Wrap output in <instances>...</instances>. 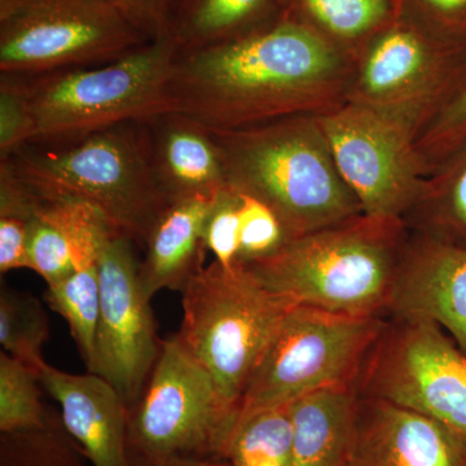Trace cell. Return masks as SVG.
Returning <instances> with one entry per match:
<instances>
[{"mask_svg": "<svg viewBox=\"0 0 466 466\" xmlns=\"http://www.w3.org/2000/svg\"><path fill=\"white\" fill-rule=\"evenodd\" d=\"M3 161L38 198L85 202L142 249L168 205L150 167L143 121L72 143L26 144Z\"/></svg>", "mask_w": 466, "mask_h": 466, "instance_id": "cell-4", "label": "cell"}, {"mask_svg": "<svg viewBox=\"0 0 466 466\" xmlns=\"http://www.w3.org/2000/svg\"><path fill=\"white\" fill-rule=\"evenodd\" d=\"M408 238L401 218L361 213L242 267L291 306L388 319Z\"/></svg>", "mask_w": 466, "mask_h": 466, "instance_id": "cell-2", "label": "cell"}, {"mask_svg": "<svg viewBox=\"0 0 466 466\" xmlns=\"http://www.w3.org/2000/svg\"><path fill=\"white\" fill-rule=\"evenodd\" d=\"M50 339L47 312L33 294L2 284L0 289V345L3 351L39 376L46 360L43 346Z\"/></svg>", "mask_w": 466, "mask_h": 466, "instance_id": "cell-25", "label": "cell"}, {"mask_svg": "<svg viewBox=\"0 0 466 466\" xmlns=\"http://www.w3.org/2000/svg\"><path fill=\"white\" fill-rule=\"evenodd\" d=\"M290 403L245 413L227 452L232 466H291Z\"/></svg>", "mask_w": 466, "mask_h": 466, "instance_id": "cell-23", "label": "cell"}, {"mask_svg": "<svg viewBox=\"0 0 466 466\" xmlns=\"http://www.w3.org/2000/svg\"><path fill=\"white\" fill-rule=\"evenodd\" d=\"M345 466H350V465L348 464V465H345Z\"/></svg>", "mask_w": 466, "mask_h": 466, "instance_id": "cell-37", "label": "cell"}, {"mask_svg": "<svg viewBox=\"0 0 466 466\" xmlns=\"http://www.w3.org/2000/svg\"><path fill=\"white\" fill-rule=\"evenodd\" d=\"M350 466H466V435L431 417L361 397Z\"/></svg>", "mask_w": 466, "mask_h": 466, "instance_id": "cell-14", "label": "cell"}, {"mask_svg": "<svg viewBox=\"0 0 466 466\" xmlns=\"http://www.w3.org/2000/svg\"><path fill=\"white\" fill-rule=\"evenodd\" d=\"M403 220L416 235L466 248V137L425 177Z\"/></svg>", "mask_w": 466, "mask_h": 466, "instance_id": "cell-21", "label": "cell"}, {"mask_svg": "<svg viewBox=\"0 0 466 466\" xmlns=\"http://www.w3.org/2000/svg\"><path fill=\"white\" fill-rule=\"evenodd\" d=\"M354 75L355 58L284 15L231 41L177 48L167 97L170 110L208 130H238L339 108Z\"/></svg>", "mask_w": 466, "mask_h": 466, "instance_id": "cell-1", "label": "cell"}, {"mask_svg": "<svg viewBox=\"0 0 466 466\" xmlns=\"http://www.w3.org/2000/svg\"><path fill=\"white\" fill-rule=\"evenodd\" d=\"M238 195V263L244 266L274 256L291 238L275 211L265 202L245 193Z\"/></svg>", "mask_w": 466, "mask_h": 466, "instance_id": "cell-29", "label": "cell"}, {"mask_svg": "<svg viewBox=\"0 0 466 466\" xmlns=\"http://www.w3.org/2000/svg\"><path fill=\"white\" fill-rule=\"evenodd\" d=\"M466 92V33L426 20L400 0L355 61L349 99L397 119L417 142Z\"/></svg>", "mask_w": 466, "mask_h": 466, "instance_id": "cell-6", "label": "cell"}, {"mask_svg": "<svg viewBox=\"0 0 466 466\" xmlns=\"http://www.w3.org/2000/svg\"><path fill=\"white\" fill-rule=\"evenodd\" d=\"M32 220L16 216H0V274H7L14 269H29L27 240Z\"/></svg>", "mask_w": 466, "mask_h": 466, "instance_id": "cell-34", "label": "cell"}, {"mask_svg": "<svg viewBox=\"0 0 466 466\" xmlns=\"http://www.w3.org/2000/svg\"><path fill=\"white\" fill-rule=\"evenodd\" d=\"M39 376L7 352H0V433L34 431L47 424Z\"/></svg>", "mask_w": 466, "mask_h": 466, "instance_id": "cell-28", "label": "cell"}, {"mask_svg": "<svg viewBox=\"0 0 466 466\" xmlns=\"http://www.w3.org/2000/svg\"><path fill=\"white\" fill-rule=\"evenodd\" d=\"M426 20L452 33H466V0H403Z\"/></svg>", "mask_w": 466, "mask_h": 466, "instance_id": "cell-35", "label": "cell"}, {"mask_svg": "<svg viewBox=\"0 0 466 466\" xmlns=\"http://www.w3.org/2000/svg\"><path fill=\"white\" fill-rule=\"evenodd\" d=\"M177 46L159 36L99 66L16 78L32 116L29 144L57 146L168 112L167 85Z\"/></svg>", "mask_w": 466, "mask_h": 466, "instance_id": "cell-5", "label": "cell"}, {"mask_svg": "<svg viewBox=\"0 0 466 466\" xmlns=\"http://www.w3.org/2000/svg\"><path fill=\"white\" fill-rule=\"evenodd\" d=\"M217 196L171 202L156 220L144 245L146 254L139 268L147 299L152 300L165 289L182 291L189 279L204 267L208 251L205 223Z\"/></svg>", "mask_w": 466, "mask_h": 466, "instance_id": "cell-18", "label": "cell"}, {"mask_svg": "<svg viewBox=\"0 0 466 466\" xmlns=\"http://www.w3.org/2000/svg\"><path fill=\"white\" fill-rule=\"evenodd\" d=\"M27 258L29 269L47 285L75 271L72 232L60 202L39 198L35 217L30 223Z\"/></svg>", "mask_w": 466, "mask_h": 466, "instance_id": "cell-27", "label": "cell"}, {"mask_svg": "<svg viewBox=\"0 0 466 466\" xmlns=\"http://www.w3.org/2000/svg\"><path fill=\"white\" fill-rule=\"evenodd\" d=\"M42 388L60 406L63 424L92 466H134L128 447V407L103 377L73 375L46 363Z\"/></svg>", "mask_w": 466, "mask_h": 466, "instance_id": "cell-16", "label": "cell"}, {"mask_svg": "<svg viewBox=\"0 0 466 466\" xmlns=\"http://www.w3.org/2000/svg\"><path fill=\"white\" fill-rule=\"evenodd\" d=\"M115 7L149 41L167 35L170 0H103Z\"/></svg>", "mask_w": 466, "mask_h": 466, "instance_id": "cell-33", "label": "cell"}, {"mask_svg": "<svg viewBox=\"0 0 466 466\" xmlns=\"http://www.w3.org/2000/svg\"><path fill=\"white\" fill-rule=\"evenodd\" d=\"M318 121L363 213L403 219L426 177L416 135L397 119L351 101Z\"/></svg>", "mask_w": 466, "mask_h": 466, "instance_id": "cell-12", "label": "cell"}, {"mask_svg": "<svg viewBox=\"0 0 466 466\" xmlns=\"http://www.w3.org/2000/svg\"><path fill=\"white\" fill-rule=\"evenodd\" d=\"M210 131L229 188L265 202L291 240L363 213L334 162L318 116Z\"/></svg>", "mask_w": 466, "mask_h": 466, "instance_id": "cell-3", "label": "cell"}, {"mask_svg": "<svg viewBox=\"0 0 466 466\" xmlns=\"http://www.w3.org/2000/svg\"><path fill=\"white\" fill-rule=\"evenodd\" d=\"M359 404L357 386L323 389L291 401V466L348 465Z\"/></svg>", "mask_w": 466, "mask_h": 466, "instance_id": "cell-19", "label": "cell"}, {"mask_svg": "<svg viewBox=\"0 0 466 466\" xmlns=\"http://www.w3.org/2000/svg\"><path fill=\"white\" fill-rule=\"evenodd\" d=\"M285 0H170L167 35L179 50L208 47L274 23Z\"/></svg>", "mask_w": 466, "mask_h": 466, "instance_id": "cell-20", "label": "cell"}, {"mask_svg": "<svg viewBox=\"0 0 466 466\" xmlns=\"http://www.w3.org/2000/svg\"><path fill=\"white\" fill-rule=\"evenodd\" d=\"M238 195L227 187L217 196L205 223L204 244L214 262L232 271L238 263Z\"/></svg>", "mask_w": 466, "mask_h": 466, "instance_id": "cell-30", "label": "cell"}, {"mask_svg": "<svg viewBox=\"0 0 466 466\" xmlns=\"http://www.w3.org/2000/svg\"><path fill=\"white\" fill-rule=\"evenodd\" d=\"M358 390L466 435V354L433 321L388 319Z\"/></svg>", "mask_w": 466, "mask_h": 466, "instance_id": "cell-11", "label": "cell"}, {"mask_svg": "<svg viewBox=\"0 0 466 466\" xmlns=\"http://www.w3.org/2000/svg\"><path fill=\"white\" fill-rule=\"evenodd\" d=\"M465 137L466 92L416 144L426 175L431 174Z\"/></svg>", "mask_w": 466, "mask_h": 466, "instance_id": "cell-32", "label": "cell"}, {"mask_svg": "<svg viewBox=\"0 0 466 466\" xmlns=\"http://www.w3.org/2000/svg\"><path fill=\"white\" fill-rule=\"evenodd\" d=\"M153 175L168 204L217 196L228 187L219 147L208 128L180 113L143 119Z\"/></svg>", "mask_w": 466, "mask_h": 466, "instance_id": "cell-17", "label": "cell"}, {"mask_svg": "<svg viewBox=\"0 0 466 466\" xmlns=\"http://www.w3.org/2000/svg\"><path fill=\"white\" fill-rule=\"evenodd\" d=\"M46 300L69 324L87 372L95 360L100 314V281L97 262L76 267L72 274L47 285Z\"/></svg>", "mask_w": 466, "mask_h": 466, "instance_id": "cell-24", "label": "cell"}, {"mask_svg": "<svg viewBox=\"0 0 466 466\" xmlns=\"http://www.w3.org/2000/svg\"><path fill=\"white\" fill-rule=\"evenodd\" d=\"M148 42L103 0H0V75L104 66Z\"/></svg>", "mask_w": 466, "mask_h": 466, "instance_id": "cell-10", "label": "cell"}, {"mask_svg": "<svg viewBox=\"0 0 466 466\" xmlns=\"http://www.w3.org/2000/svg\"><path fill=\"white\" fill-rule=\"evenodd\" d=\"M390 318L433 321L466 354V248L410 231Z\"/></svg>", "mask_w": 466, "mask_h": 466, "instance_id": "cell-15", "label": "cell"}, {"mask_svg": "<svg viewBox=\"0 0 466 466\" xmlns=\"http://www.w3.org/2000/svg\"><path fill=\"white\" fill-rule=\"evenodd\" d=\"M88 459L51 410L43 428L0 433V466H87Z\"/></svg>", "mask_w": 466, "mask_h": 466, "instance_id": "cell-26", "label": "cell"}, {"mask_svg": "<svg viewBox=\"0 0 466 466\" xmlns=\"http://www.w3.org/2000/svg\"><path fill=\"white\" fill-rule=\"evenodd\" d=\"M135 466H232L227 460L174 459Z\"/></svg>", "mask_w": 466, "mask_h": 466, "instance_id": "cell-36", "label": "cell"}, {"mask_svg": "<svg viewBox=\"0 0 466 466\" xmlns=\"http://www.w3.org/2000/svg\"><path fill=\"white\" fill-rule=\"evenodd\" d=\"M134 247L109 223L104 227L97 250L100 314L91 370L118 391L128 410L139 400L162 343L140 284Z\"/></svg>", "mask_w": 466, "mask_h": 466, "instance_id": "cell-13", "label": "cell"}, {"mask_svg": "<svg viewBox=\"0 0 466 466\" xmlns=\"http://www.w3.org/2000/svg\"><path fill=\"white\" fill-rule=\"evenodd\" d=\"M34 125L14 76L0 75V161L32 142Z\"/></svg>", "mask_w": 466, "mask_h": 466, "instance_id": "cell-31", "label": "cell"}, {"mask_svg": "<svg viewBox=\"0 0 466 466\" xmlns=\"http://www.w3.org/2000/svg\"><path fill=\"white\" fill-rule=\"evenodd\" d=\"M241 410L187 351L177 334L162 339L148 381L128 410L133 464L174 459L227 460Z\"/></svg>", "mask_w": 466, "mask_h": 466, "instance_id": "cell-8", "label": "cell"}, {"mask_svg": "<svg viewBox=\"0 0 466 466\" xmlns=\"http://www.w3.org/2000/svg\"><path fill=\"white\" fill-rule=\"evenodd\" d=\"M182 294L177 339L241 410L248 382L293 306L244 267L228 271L217 262L198 269Z\"/></svg>", "mask_w": 466, "mask_h": 466, "instance_id": "cell-7", "label": "cell"}, {"mask_svg": "<svg viewBox=\"0 0 466 466\" xmlns=\"http://www.w3.org/2000/svg\"><path fill=\"white\" fill-rule=\"evenodd\" d=\"M388 319L309 306L287 312L242 395L241 416L336 386H357Z\"/></svg>", "mask_w": 466, "mask_h": 466, "instance_id": "cell-9", "label": "cell"}, {"mask_svg": "<svg viewBox=\"0 0 466 466\" xmlns=\"http://www.w3.org/2000/svg\"><path fill=\"white\" fill-rule=\"evenodd\" d=\"M400 0H285V15L320 34L352 58L390 23Z\"/></svg>", "mask_w": 466, "mask_h": 466, "instance_id": "cell-22", "label": "cell"}]
</instances>
